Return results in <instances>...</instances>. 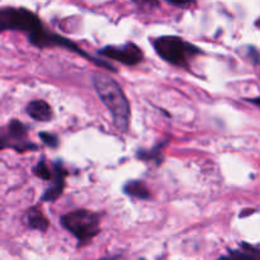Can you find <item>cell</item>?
<instances>
[{"instance_id":"1","label":"cell","mask_w":260,"mask_h":260,"mask_svg":"<svg viewBox=\"0 0 260 260\" xmlns=\"http://www.w3.org/2000/svg\"><path fill=\"white\" fill-rule=\"evenodd\" d=\"M5 30H17L27 36L28 42L37 48L61 47L78 53L81 57L98 65V60L89 55L69 38L53 33L45 27L41 18L28 8L4 7L0 8V33Z\"/></svg>"},{"instance_id":"2","label":"cell","mask_w":260,"mask_h":260,"mask_svg":"<svg viewBox=\"0 0 260 260\" xmlns=\"http://www.w3.org/2000/svg\"><path fill=\"white\" fill-rule=\"evenodd\" d=\"M91 83L102 103L111 113L114 126L121 132L128 131L129 121H131V107L121 85L113 78L103 73L94 74Z\"/></svg>"},{"instance_id":"3","label":"cell","mask_w":260,"mask_h":260,"mask_svg":"<svg viewBox=\"0 0 260 260\" xmlns=\"http://www.w3.org/2000/svg\"><path fill=\"white\" fill-rule=\"evenodd\" d=\"M155 52L164 61L178 68L189 69L193 58L202 55V50L178 36H160L152 40Z\"/></svg>"},{"instance_id":"4","label":"cell","mask_w":260,"mask_h":260,"mask_svg":"<svg viewBox=\"0 0 260 260\" xmlns=\"http://www.w3.org/2000/svg\"><path fill=\"white\" fill-rule=\"evenodd\" d=\"M101 218L98 212L80 208L61 216L60 223L78 240L79 245L83 246L99 235Z\"/></svg>"},{"instance_id":"5","label":"cell","mask_w":260,"mask_h":260,"mask_svg":"<svg viewBox=\"0 0 260 260\" xmlns=\"http://www.w3.org/2000/svg\"><path fill=\"white\" fill-rule=\"evenodd\" d=\"M5 149L23 154L36 151L38 146L29 139L28 127L19 119H12L7 126L0 127V151Z\"/></svg>"},{"instance_id":"6","label":"cell","mask_w":260,"mask_h":260,"mask_svg":"<svg viewBox=\"0 0 260 260\" xmlns=\"http://www.w3.org/2000/svg\"><path fill=\"white\" fill-rule=\"evenodd\" d=\"M98 55L127 66H136L144 60V52H142L141 47H139L134 42L106 46L98 51Z\"/></svg>"},{"instance_id":"7","label":"cell","mask_w":260,"mask_h":260,"mask_svg":"<svg viewBox=\"0 0 260 260\" xmlns=\"http://www.w3.org/2000/svg\"><path fill=\"white\" fill-rule=\"evenodd\" d=\"M52 179H51V185L47 189L43 192V194L41 196V201L42 202L52 203L55 202L57 198H60V196L62 194L63 189H65L66 185V177H68V170L63 168L62 161L61 160H55L52 162Z\"/></svg>"},{"instance_id":"8","label":"cell","mask_w":260,"mask_h":260,"mask_svg":"<svg viewBox=\"0 0 260 260\" xmlns=\"http://www.w3.org/2000/svg\"><path fill=\"white\" fill-rule=\"evenodd\" d=\"M24 223L30 230L40 231L42 234H45L50 228V220L46 217L40 206L28 208L27 212L24 213Z\"/></svg>"},{"instance_id":"9","label":"cell","mask_w":260,"mask_h":260,"mask_svg":"<svg viewBox=\"0 0 260 260\" xmlns=\"http://www.w3.org/2000/svg\"><path fill=\"white\" fill-rule=\"evenodd\" d=\"M27 114L37 122H50L53 117V111L50 104L43 99H36L28 103Z\"/></svg>"},{"instance_id":"10","label":"cell","mask_w":260,"mask_h":260,"mask_svg":"<svg viewBox=\"0 0 260 260\" xmlns=\"http://www.w3.org/2000/svg\"><path fill=\"white\" fill-rule=\"evenodd\" d=\"M217 260H260V251L258 246L241 243L238 249H231L228 255L220 256Z\"/></svg>"},{"instance_id":"11","label":"cell","mask_w":260,"mask_h":260,"mask_svg":"<svg viewBox=\"0 0 260 260\" xmlns=\"http://www.w3.org/2000/svg\"><path fill=\"white\" fill-rule=\"evenodd\" d=\"M122 190H123L124 194L135 198V200L147 201L151 198V192H150L149 187H147L144 180H128V182L124 183Z\"/></svg>"},{"instance_id":"12","label":"cell","mask_w":260,"mask_h":260,"mask_svg":"<svg viewBox=\"0 0 260 260\" xmlns=\"http://www.w3.org/2000/svg\"><path fill=\"white\" fill-rule=\"evenodd\" d=\"M168 146V141L159 142L155 145L151 149H141L137 150L136 157L140 159L141 161H154L156 165L161 164L162 159H164V149Z\"/></svg>"},{"instance_id":"13","label":"cell","mask_w":260,"mask_h":260,"mask_svg":"<svg viewBox=\"0 0 260 260\" xmlns=\"http://www.w3.org/2000/svg\"><path fill=\"white\" fill-rule=\"evenodd\" d=\"M32 173L36 175V177L40 178V179L42 180H46V182H47V180H50L51 182V179H52V169L48 167L47 160H46L43 156L41 157V159L38 160L37 164L33 167Z\"/></svg>"},{"instance_id":"14","label":"cell","mask_w":260,"mask_h":260,"mask_svg":"<svg viewBox=\"0 0 260 260\" xmlns=\"http://www.w3.org/2000/svg\"><path fill=\"white\" fill-rule=\"evenodd\" d=\"M40 139L42 140V142L46 145V146L51 147V149H56V147L58 146L57 135L51 134V132H47V131H42L40 132Z\"/></svg>"},{"instance_id":"15","label":"cell","mask_w":260,"mask_h":260,"mask_svg":"<svg viewBox=\"0 0 260 260\" xmlns=\"http://www.w3.org/2000/svg\"><path fill=\"white\" fill-rule=\"evenodd\" d=\"M243 51L245 52L246 57L250 60V62H253L254 65H258L259 63V52H258V48H256L255 46L248 45L243 48Z\"/></svg>"},{"instance_id":"16","label":"cell","mask_w":260,"mask_h":260,"mask_svg":"<svg viewBox=\"0 0 260 260\" xmlns=\"http://www.w3.org/2000/svg\"><path fill=\"white\" fill-rule=\"evenodd\" d=\"M170 5L175 8H189L192 5H196L194 2H168Z\"/></svg>"},{"instance_id":"17","label":"cell","mask_w":260,"mask_h":260,"mask_svg":"<svg viewBox=\"0 0 260 260\" xmlns=\"http://www.w3.org/2000/svg\"><path fill=\"white\" fill-rule=\"evenodd\" d=\"M98 260H121V256L119 255H114V256H106V258H102Z\"/></svg>"},{"instance_id":"18","label":"cell","mask_w":260,"mask_h":260,"mask_svg":"<svg viewBox=\"0 0 260 260\" xmlns=\"http://www.w3.org/2000/svg\"><path fill=\"white\" fill-rule=\"evenodd\" d=\"M248 102H250V103L255 104V106H259V98H255V99H248Z\"/></svg>"}]
</instances>
